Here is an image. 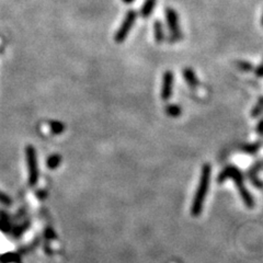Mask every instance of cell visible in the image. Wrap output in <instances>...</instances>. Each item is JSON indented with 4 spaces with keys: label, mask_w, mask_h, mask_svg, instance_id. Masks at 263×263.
I'll return each mask as SVG.
<instances>
[{
    "label": "cell",
    "mask_w": 263,
    "mask_h": 263,
    "mask_svg": "<svg viewBox=\"0 0 263 263\" xmlns=\"http://www.w3.org/2000/svg\"><path fill=\"white\" fill-rule=\"evenodd\" d=\"M211 175H212L211 165L210 164L203 165L201 170V176H199V182L191 206V215L194 217L198 216L203 211L204 202H205L208 188H210Z\"/></svg>",
    "instance_id": "cell-1"
},
{
    "label": "cell",
    "mask_w": 263,
    "mask_h": 263,
    "mask_svg": "<svg viewBox=\"0 0 263 263\" xmlns=\"http://www.w3.org/2000/svg\"><path fill=\"white\" fill-rule=\"evenodd\" d=\"M165 112L170 117H179L182 114V109H181L179 104H167L165 107Z\"/></svg>",
    "instance_id": "cell-10"
},
{
    "label": "cell",
    "mask_w": 263,
    "mask_h": 263,
    "mask_svg": "<svg viewBox=\"0 0 263 263\" xmlns=\"http://www.w3.org/2000/svg\"><path fill=\"white\" fill-rule=\"evenodd\" d=\"M48 126L52 133L55 135H60L62 133H64V131H65V125L63 124L62 122H58V121H51L48 123Z\"/></svg>",
    "instance_id": "cell-12"
},
{
    "label": "cell",
    "mask_w": 263,
    "mask_h": 263,
    "mask_svg": "<svg viewBox=\"0 0 263 263\" xmlns=\"http://www.w3.org/2000/svg\"><path fill=\"white\" fill-rule=\"evenodd\" d=\"M156 6V0H145L142 9H140V15L143 18H147L153 13Z\"/></svg>",
    "instance_id": "cell-9"
},
{
    "label": "cell",
    "mask_w": 263,
    "mask_h": 263,
    "mask_svg": "<svg viewBox=\"0 0 263 263\" xmlns=\"http://www.w3.org/2000/svg\"><path fill=\"white\" fill-rule=\"evenodd\" d=\"M137 19V12L134 10H130L124 18L123 22L121 23V26L119 30L116 31L114 40L116 43H122L124 42L125 39L128 38V35L130 33V31L133 28V25L135 24V21Z\"/></svg>",
    "instance_id": "cell-4"
},
{
    "label": "cell",
    "mask_w": 263,
    "mask_h": 263,
    "mask_svg": "<svg viewBox=\"0 0 263 263\" xmlns=\"http://www.w3.org/2000/svg\"><path fill=\"white\" fill-rule=\"evenodd\" d=\"M261 146H262L261 142L252 143V144H246V145H243V146L241 147V152L246 153H250V155H255V153H257L258 152H259V149L261 148Z\"/></svg>",
    "instance_id": "cell-11"
},
{
    "label": "cell",
    "mask_w": 263,
    "mask_h": 263,
    "mask_svg": "<svg viewBox=\"0 0 263 263\" xmlns=\"http://www.w3.org/2000/svg\"><path fill=\"white\" fill-rule=\"evenodd\" d=\"M262 136H263V135H262Z\"/></svg>",
    "instance_id": "cell-23"
},
{
    "label": "cell",
    "mask_w": 263,
    "mask_h": 263,
    "mask_svg": "<svg viewBox=\"0 0 263 263\" xmlns=\"http://www.w3.org/2000/svg\"><path fill=\"white\" fill-rule=\"evenodd\" d=\"M61 162L62 157L60 155H57V153H54V155H51L48 157L46 164L49 169H56V168L60 166Z\"/></svg>",
    "instance_id": "cell-14"
},
{
    "label": "cell",
    "mask_w": 263,
    "mask_h": 263,
    "mask_svg": "<svg viewBox=\"0 0 263 263\" xmlns=\"http://www.w3.org/2000/svg\"><path fill=\"white\" fill-rule=\"evenodd\" d=\"M262 113H263V97H261L259 100H258L256 106L253 107V109L251 110V116L257 117L261 115Z\"/></svg>",
    "instance_id": "cell-15"
},
{
    "label": "cell",
    "mask_w": 263,
    "mask_h": 263,
    "mask_svg": "<svg viewBox=\"0 0 263 263\" xmlns=\"http://www.w3.org/2000/svg\"><path fill=\"white\" fill-rule=\"evenodd\" d=\"M153 33H155V41L157 43H161L166 40L164 25L159 20L153 22Z\"/></svg>",
    "instance_id": "cell-8"
},
{
    "label": "cell",
    "mask_w": 263,
    "mask_h": 263,
    "mask_svg": "<svg viewBox=\"0 0 263 263\" xmlns=\"http://www.w3.org/2000/svg\"><path fill=\"white\" fill-rule=\"evenodd\" d=\"M175 76L171 70H167L164 74L162 78V86H161V99L165 102H168L172 96V87H174Z\"/></svg>",
    "instance_id": "cell-6"
},
{
    "label": "cell",
    "mask_w": 263,
    "mask_h": 263,
    "mask_svg": "<svg viewBox=\"0 0 263 263\" xmlns=\"http://www.w3.org/2000/svg\"><path fill=\"white\" fill-rule=\"evenodd\" d=\"M165 15H166V21L170 30V36H169V39H168V41L171 43H175V42H178V41L180 40H182L183 34L182 32H181V29H180L178 13H176L175 9L168 7L165 10Z\"/></svg>",
    "instance_id": "cell-3"
},
{
    "label": "cell",
    "mask_w": 263,
    "mask_h": 263,
    "mask_svg": "<svg viewBox=\"0 0 263 263\" xmlns=\"http://www.w3.org/2000/svg\"><path fill=\"white\" fill-rule=\"evenodd\" d=\"M253 71H255V75L256 77H258V78H261V77H263V61L259 66L253 69Z\"/></svg>",
    "instance_id": "cell-17"
},
{
    "label": "cell",
    "mask_w": 263,
    "mask_h": 263,
    "mask_svg": "<svg viewBox=\"0 0 263 263\" xmlns=\"http://www.w3.org/2000/svg\"><path fill=\"white\" fill-rule=\"evenodd\" d=\"M122 1H123L124 3H128V4H130V3H132V2H134L135 0H122Z\"/></svg>",
    "instance_id": "cell-20"
},
{
    "label": "cell",
    "mask_w": 263,
    "mask_h": 263,
    "mask_svg": "<svg viewBox=\"0 0 263 263\" xmlns=\"http://www.w3.org/2000/svg\"><path fill=\"white\" fill-rule=\"evenodd\" d=\"M263 169V159L260 160V161H258L256 162L255 165H253L251 168H250V170L248 171V176H249V179L252 180V179H255V178H258L257 176V174L259 171H261Z\"/></svg>",
    "instance_id": "cell-13"
},
{
    "label": "cell",
    "mask_w": 263,
    "mask_h": 263,
    "mask_svg": "<svg viewBox=\"0 0 263 263\" xmlns=\"http://www.w3.org/2000/svg\"><path fill=\"white\" fill-rule=\"evenodd\" d=\"M261 24L263 26V13H262V18H261Z\"/></svg>",
    "instance_id": "cell-21"
},
{
    "label": "cell",
    "mask_w": 263,
    "mask_h": 263,
    "mask_svg": "<svg viewBox=\"0 0 263 263\" xmlns=\"http://www.w3.org/2000/svg\"><path fill=\"white\" fill-rule=\"evenodd\" d=\"M256 132H257V133L259 134V135H261V136L263 135V116H262V119L260 120L259 123H258V125H257Z\"/></svg>",
    "instance_id": "cell-19"
},
{
    "label": "cell",
    "mask_w": 263,
    "mask_h": 263,
    "mask_svg": "<svg viewBox=\"0 0 263 263\" xmlns=\"http://www.w3.org/2000/svg\"><path fill=\"white\" fill-rule=\"evenodd\" d=\"M26 161L29 166V182L31 185H34L39 179V169H38V159H36V151L33 146L25 147Z\"/></svg>",
    "instance_id": "cell-5"
},
{
    "label": "cell",
    "mask_w": 263,
    "mask_h": 263,
    "mask_svg": "<svg viewBox=\"0 0 263 263\" xmlns=\"http://www.w3.org/2000/svg\"><path fill=\"white\" fill-rule=\"evenodd\" d=\"M262 114H263V113H262Z\"/></svg>",
    "instance_id": "cell-22"
},
{
    "label": "cell",
    "mask_w": 263,
    "mask_h": 263,
    "mask_svg": "<svg viewBox=\"0 0 263 263\" xmlns=\"http://www.w3.org/2000/svg\"><path fill=\"white\" fill-rule=\"evenodd\" d=\"M227 179H233L234 182L236 183V187L239 190V194L241 197L244 205L252 208L255 206V199L251 197V194L249 193L247 188L243 184V175L238 168L235 166H228L225 169L221 170L220 174L217 176V182L223 183Z\"/></svg>",
    "instance_id": "cell-2"
},
{
    "label": "cell",
    "mask_w": 263,
    "mask_h": 263,
    "mask_svg": "<svg viewBox=\"0 0 263 263\" xmlns=\"http://www.w3.org/2000/svg\"><path fill=\"white\" fill-rule=\"evenodd\" d=\"M236 66L239 68V70H241L243 72H249L253 70V66L250 64L249 62H244V61H238L236 63Z\"/></svg>",
    "instance_id": "cell-16"
},
{
    "label": "cell",
    "mask_w": 263,
    "mask_h": 263,
    "mask_svg": "<svg viewBox=\"0 0 263 263\" xmlns=\"http://www.w3.org/2000/svg\"><path fill=\"white\" fill-rule=\"evenodd\" d=\"M0 202L3 203V204H11V199L9 198L6 194L0 192Z\"/></svg>",
    "instance_id": "cell-18"
},
{
    "label": "cell",
    "mask_w": 263,
    "mask_h": 263,
    "mask_svg": "<svg viewBox=\"0 0 263 263\" xmlns=\"http://www.w3.org/2000/svg\"><path fill=\"white\" fill-rule=\"evenodd\" d=\"M182 75L184 77L185 81H187V84L190 86V88L196 89L197 86L199 85V81L196 72L192 69V68H183L182 69Z\"/></svg>",
    "instance_id": "cell-7"
}]
</instances>
